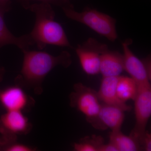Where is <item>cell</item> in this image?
I'll return each instance as SVG.
<instances>
[{"label": "cell", "mask_w": 151, "mask_h": 151, "mask_svg": "<svg viewBox=\"0 0 151 151\" xmlns=\"http://www.w3.org/2000/svg\"><path fill=\"white\" fill-rule=\"evenodd\" d=\"M32 124L22 111H8L0 117V134L5 137L26 135Z\"/></svg>", "instance_id": "cell-7"}, {"label": "cell", "mask_w": 151, "mask_h": 151, "mask_svg": "<svg viewBox=\"0 0 151 151\" xmlns=\"http://www.w3.org/2000/svg\"><path fill=\"white\" fill-rule=\"evenodd\" d=\"M98 151H118L116 147L109 142L107 144H103L99 148Z\"/></svg>", "instance_id": "cell-20"}, {"label": "cell", "mask_w": 151, "mask_h": 151, "mask_svg": "<svg viewBox=\"0 0 151 151\" xmlns=\"http://www.w3.org/2000/svg\"><path fill=\"white\" fill-rule=\"evenodd\" d=\"M137 86V94L134 100L136 123L129 136L142 147L151 115V86L150 83Z\"/></svg>", "instance_id": "cell-4"}, {"label": "cell", "mask_w": 151, "mask_h": 151, "mask_svg": "<svg viewBox=\"0 0 151 151\" xmlns=\"http://www.w3.org/2000/svg\"><path fill=\"white\" fill-rule=\"evenodd\" d=\"M110 142L113 144L118 151H137L141 147L131 136L124 135L121 130L112 131L110 135Z\"/></svg>", "instance_id": "cell-15"}, {"label": "cell", "mask_w": 151, "mask_h": 151, "mask_svg": "<svg viewBox=\"0 0 151 151\" xmlns=\"http://www.w3.org/2000/svg\"><path fill=\"white\" fill-rule=\"evenodd\" d=\"M24 7L35 14V25L29 34L33 45L40 50L47 45L71 47L62 27L54 20L55 13L50 4L41 2Z\"/></svg>", "instance_id": "cell-2"}, {"label": "cell", "mask_w": 151, "mask_h": 151, "mask_svg": "<svg viewBox=\"0 0 151 151\" xmlns=\"http://www.w3.org/2000/svg\"><path fill=\"white\" fill-rule=\"evenodd\" d=\"M9 0H0V6L9 9Z\"/></svg>", "instance_id": "cell-22"}, {"label": "cell", "mask_w": 151, "mask_h": 151, "mask_svg": "<svg viewBox=\"0 0 151 151\" xmlns=\"http://www.w3.org/2000/svg\"><path fill=\"white\" fill-rule=\"evenodd\" d=\"M104 143L101 136H92V137H85L79 143H75L73 147L76 151H98L100 146Z\"/></svg>", "instance_id": "cell-17"}, {"label": "cell", "mask_w": 151, "mask_h": 151, "mask_svg": "<svg viewBox=\"0 0 151 151\" xmlns=\"http://www.w3.org/2000/svg\"><path fill=\"white\" fill-rule=\"evenodd\" d=\"M124 112L122 109L116 106L103 103L101 104L94 127L99 130L108 128L112 131L121 130L125 117Z\"/></svg>", "instance_id": "cell-10"}, {"label": "cell", "mask_w": 151, "mask_h": 151, "mask_svg": "<svg viewBox=\"0 0 151 151\" xmlns=\"http://www.w3.org/2000/svg\"><path fill=\"white\" fill-rule=\"evenodd\" d=\"M17 137H0V151H33L35 149L30 146L17 142Z\"/></svg>", "instance_id": "cell-16"}, {"label": "cell", "mask_w": 151, "mask_h": 151, "mask_svg": "<svg viewBox=\"0 0 151 151\" xmlns=\"http://www.w3.org/2000/svg\"><path fill=\"white\" fill-rule=\"evenodd\" d=\"M70 106L83 113L93 126L101 106L97 92L81 83H77L70 94Z\"/></svg>", "instance_id": "cell-5"}, {"label": "cell", "mask_w": 151, "mask_h": 151, "mask_svg": "<svg viewBox=\"0 0 151 151\" xmlns=\"http://www.w3.org/2000/svg\"><path fill=\"white\" fill-rule=\"evenodd\" d=\"M117 95L123 102L134 100L138 92V86L136 81L131 77H119L116 88Z\"/></svg>", "instance_id": "cell-14"}, {"label": "cell", "mask_w": 151, "mask_h": 151, "mask_svg": "<svg viewBox=\"0 0 151 151\" xmlns=\"http://www.w3.org/2000/svg\"><path fill=\"white\" fill-rule=\"evenodd\" d=\"M0 102L6 111L22 112L31 107L35 101L25 93L22 87L17 85L1 90Z\"/></svg>", "instance_id": "cell-8"}, {"label": "cell", "mask_w": 151, "mask_h": 151, "mask_svg": "<svg viewBox=\"0 0 151 151\" xmlns=\"http://www.w3.org/2000/svg\"><path fill=\"white\" fill-rule=\"evenodd\" d=\"M0 91H1V90H0Z\"/></svg>", "instance_id": "cell-24"}, {"label": "cell", "mask_w": 151, "mask_h": 151, "mask_svg": "<svg viewBox=\"0 0 151 151\" xmlns=\"http://www.w3.org/2000/svg\"><path fill=\"white\" fill-rule=\"evenodd\" d=\"M5 73V70L4 67L0 66V82L4 79V76Z\"/></svg>", "instance_id": "cell-23"}, {"label": "cell", "mask_w": 151, "mask_h": 151, "mask_svg": "<svg viewBox=\"0 0 151 151\" xmlns=\"http://www.w3.org/2000/svg\"><path fill=\"white\" fill-rule=\"evenodd\" d=\"M124 70L123 55L105 49L100 55V73L103 77L120 76Z\"/></svg>", "instance_id": "cell-12"}, {"label": "cell", "mask_w": 151, "mask_h": 151, "mask_svg": "<svg viewBox=\"0 0 151 151\" xmlns=\"http://www.w3.org/2000/svg\"><path fill=\"white\" fill-rule=\"evenodd\" d=\"M25 1H38L42 2L53 4L60 6L62 8L71 6L68 0H25Z\"/></svg>", "instance_id": "cell-18"}, {"label": "cell", "mask_w": 151, "mask_h": 151, "mask_svg": "<svg viewBox=\"0 0 151 151\" xmlns=\"http://www.w3.org/2000/svg\"><path fill=\"white\" fill-rule=\"evenodd\" d=\"M132 43V40L128 39L122 43L125 70L129 74L137 85L150 83L151 78L142 61L138 58L129 48Z\"/></svg>", "instance_id": "cell-9"}, {"label": "cell", "mask_w": 151, "mask_h": 151, "mask_svg": "<svg viewBox=\"0 0 151 151\" xmlns=\"http://www.w3.org/2000/svg\"><path fill=\"white\" fill-rule=\"evenodd\" d=\"M120 76L103 77L97 96L103 104L116 106L124 112L130 111L132 107L120 100L117 95L116 88Z\"/></svg>", "instance_id": "cell-11"}, {"label": "cell", "mask_w": 151, "mask_h": 151, "mask_svg": "<svg viewBox=\"0 0 151 151\" xmlns=\"http://www.w3.org/2000/svg\"><path fill=\"white\" fill-rule=\"evenodd\" d=\"M23 63L21 74L15 78L16 84L21 87L32 89L37 94L43 92L42 84L48 73L57 65L65 68L72 63L69 52L63 51L55 56L45 52L23 51Z\"/></svg>", "instance_id": "cell-1"}, {"label": "cell", "mask_w": 151, "mask_h": 151, "mask_svg": "<svg viewBox=\"0 0 151 151\" xmlns=\"http://www.w3.org/2000/svg\"><path fill=\"white\" fill-rule=\"evenodd\" d=\"M62 9L68 18L87 26L109 40L113 42L117 38L116 19L108 15L88 8L78 12L74 10L72 6Z\"/></svg>", "instance_id": "cell-3"}, {"label": "cell", "mask_w": 151, "mask_h": 151, "mask_svg": "<svg viewBox=\"0 0 151 151\" xmlns=\"http://www.w3.org/2000/svg\"><path fill=\"white\" fill-rule=\"evenodd\" d=\"M108 47L105 44L90 38L76 50L80 64L84 72L89 75L100 73V55Z\"/></svg>", "instance_id": "cell-6"}, {"label": "cell", "mask_w": 151, "mask_h": 151, "mask_svg": "<svg viewBox=\"0 0 151 151\" xmlns=\"http://www.w3.org/2000/svg\"><path fill=\"white\" fill-rule=\"evenodd\" d=\"M145 68L148 74L151 78V58L150 56L146 58L143 60H142Z\"/></svg>", "instance_id": "cell-21"}, {"label": "cell", "mask_w": 151, "mask_h": 151, "mask_svg": "<svg viewBox=\"0 0 151 151\" xmlns=\"http://www.w3.org/2000/svg\"><path fill=\"white\" fill-rule=\"evenodd\" d=\"M143 147L145 151H151V134L147 131L146 132L144 137Z\"/></svg>", "instance_id": "cell-19"}, {"label": "cell", "mask_w": 151, "mask_h": 151, "mask_svg": "<svg viewBox=\"0 0 151 151\" xmlns=\"http://www.w3.org/2000/svg\"><path fill=\"white\" fill-rule=\"evenodd\" d=\"M9 9L0 6V48L6 45L12 44L18 47L23 51L27 50L32 42L28 35L16 37L7 27L4 19V14Z\"/></svg>", "instance_id": "cell-13"}]
</instances>
